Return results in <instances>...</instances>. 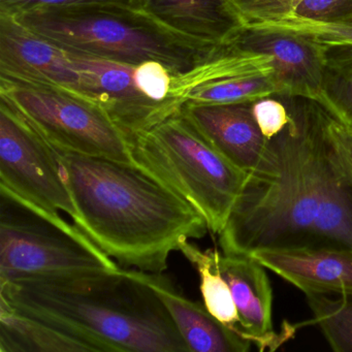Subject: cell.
<instances>
[{"instance_id":"cell-1","label":"cell","mask_w":352,"mask_h":352,"mask_svg":"<svg viewBox=\"0 0 352 352\" xmlns=\"http://www.w3.org/2000/svg\"><path fill=\"white\" fill-rule=\"evenodd\" d=\"M292 112V122L270 140L265 166L249 175L218 234L223 254L352 247V191L325 135L322 109Z\"/></svg>"},{"instance_id":"cell-2","label":"cell","mask_w":352,"mask_h":352,"mask_svg":"<svg viewBox=\"0 0 352 352\" xmlns=\"http://www.w3.org/2000/svg\"><path fill=\"white\" fill-rule=\"evenodd\" d=\"M58 152L76 226L119 265L164 273L183 240L209 230L193 206L135 164Z\"/></svg>"},{"instance_id":"cell-3","label":"cell","mask_w":352,"mask_h":352,"mask_svg":"<svg viewBox=\"0 0 352 352\" xmlns=\"http://www.w3.org/2000/svg\"><path fill=\"white\" fill-rule=\"evenodd\" d=\"M0 300L96 352H189L139 270L0 283Z\"/></svg>"},{"instance_id":"cell-4","label":"cell","mask_w":352,"mask_h":352,"mask_svg":"<svg viewBox=\"0 0 352 352\" xmlns=\"http://www.w3.org/2000/svg\"><path fill=\"white\" fill-rule=\"evenodd\" d=\"M126 141L133 164L188 201L210 232L219 234L249 174L218 153L188 120L162 121Z\"/></svg>"},{"instance_id":"cell-5","label":"cell","mask_w":352,"mask_h":352,"mask_svg":"<svg viewBox=\"0 0 352 352\" xmlns=\"http://www.w3.org/2000/svg\"><path fill=\"white\" fill-rule=\"evenodd\" d=\"M119 270L76 224L0 186V283Z\"/></svg>"},{"instance_id":"cell-6","label":"cell","mask_w":352,"mask_h":352,"mask_svg":"<svg viewBox=\"0 0 352 352\" xmlns=\"http://www.w3.org/2000/svg\"><path fill=\"white\" fill-rule=\"evenodd\" d=\"M0 186L47 211L77 219L58 150L5 109L0 115Z\"/></svg>"},{"instance_id":"cell-7","label":"cell","mask_w":352,"mask_h":352,"mask_svg":"<svg viewBox=\"0 0 352 352\" xmlns=\"http://www.w3.org/2000/svg\"><path fill=\"white\" fill-rule=\"evenodd\" d=\"M16 104L58 151L133 164L126 138L96 109L38 90L15 92Z\"/></svg>"},{"instance_id":"cell-8","label":"cell","mask_w":352,"mask_h":352,"mask_svg":"<svg viewBox=\"0 0 352 352\" xmlns=\"http://www.w3.org/2000/svg\"><path fill=\"white\" fill-rule=\"evenodd\" d=\"M23 22L36 36L71 52L127 63L170 61L157 38L112 18L32 14Z\"/></svg>"},{"instance_id":"cell-9","label":"cell","mask_w":352,"mask_h":352,"mask_svg":"<svg viewBox=\"0 0 352 352\" xmlns=\"http://www.w3.org/2000/svg\"><path fill=\"white\" fill-rule=\"evenodd\" d=\"M241 46L269 55L281 94L311 100L323 110L333 107L327 91L329 48L294 32L263 28L242 30Z\"/></svg>"},{"instance_id":"cell-10","label":"cell","mask_w":352,"mask_h":352,"mask_svg":"<svg viewBox=\"0 0 352 352\" xmlns=\"http://www.w3.org/2000/svg\"><path fill=\"white\" fill-rule=\"evenodd\" d=\"M249 256L305 294L352 296V247L261 249Z\"/></svg>"},{"instance_id":"cell-11","label":"cell","mask_w":352,"mask_h":352,"mask_svg":"<svg viewBox=\"0 0 352 352\" xmlns=\"http://www.w3.org/2000/svg\"><path fill=\"white\" fill-rule=\"evenodd\" d=\"M251 104H199L187 118L218 153L249 175L261 170L270 152V140L257 126Z\"/></svg>"},{"instance_id":"cell-12","label":"cell","mask_w":352,"mask_h":352,"mask_svg":"<svg viewBox=\"0 0 352 352\" xmlns=\"http://www.w3.org/2000/svg\"><path fill=\"white\" fill-rule=\"evenodd\" d=\"M218 265L230 285L241 329L258 349L281 344L273 329V290L265 267L249 255L220 253Z\"/></svg>"},{"instance_id":"cell-13","label":"cell","mask_w":352,"mask_h":352,"mask_svg":"<svg viewBox=\"0 0 352 352\" xmlns=\"http://www.w3.org/2000/svg\"><path fill=\"white\" fill-rule=\"evenodd\" d=\"M139 272L168 309L191 351L247 352L250 349L253 343L244 333L218 320L205 304L183 296L164 273Z\"/></svg>"},{"instance_id":"cell-14","label":"cell","mask_w":352,"mask_h":352,"mask_svg":"<svg viewBox=\"0 0 352 352\" xmlns=\"http://www.w3.org/2000/svg\"><path fill=\"white\" fill-rule=\"evenodd\" d=\"M0 352H91L79 340L0 300Z\"/></svg>"},{"instance_id":"cell-15","label":"cell","mask_w":352,"mask_h":352,"mask_svg":"<svg viewBox=\"0 0 352 352\" xmlns=\"http://www.w3.org/2000/svg\"><path fill=\"white\" fill-rule=\"evenodd\" d=\"M3 42L10 54L30 71L55 83L83 89L82 75L71 57L52 43L18 32L3 34Z\"/></svg>"},{"instance_id":"cell-16","label":"cell","mask_w":352,"mask_h":352,"mask_svg":"<svg viewBox=\"0 0 352 352\" xmlns=\"http://www.w3.org/2000/svg\"><path fill=\"white\" fill-rule=\"evenodd\" d=\"M179 251H181L183 255L190 261L191 265L199 273L201 278L199 287H201L204 304L208 311L224 324L246 336L241 329L240 317L234 304L232 290L222 276L218 265L219 251L217 249L201 250L199 247L188 242V240H183L180 243Z\"/></svg>"},{"instance_id":"cell-17","label":"cell","mask_w":352,"mask_h":352,"mask_svg":"<svg viewBox=\"0 0 352 352\" xmlns=\"http://www.w3.org/2000/svg\"><path fill=\"white\" fill-rule=\"evenodd\" d=\"M72 63L83 79V90L106 92L112 96H135V69L129 63L90 55L69 53Z\"/></svg>"},{"instance_id":"cell-18","label":"cell","mask_w":352,"mask_h":352,"mask_svg":"<svg viewBox=\"0 0 352 352\" xmlns=\"http://www.w3.org/2000/svg\"><path fill=\"white\" fill-rule=\"evenodd\" d=\"M312 323L336 352H352V296L329 298L327 294H306Z\"/></svg>"},{"instance_id":"cell-19","label":"cell","mask_w":352,"mask_h":352,"mask_svg":"<svg viewBox=\"0 0 352 352\" xmlns=\"http://www.w3.org/2000/svg\"><path fill=\"white\" fill-rule=\"evenodd\" d=\"M246 28L298 32L310 36L327 48L352 47V21H318L284 15L259 23L251 24L243 30Z\"/></svg>"},{"instance_id":"cell-20","label":"cell","mask_w":352,"mask_h":352,"mask_svg":"<svg viewBox=\"0 0 352 352\" xmlns=\"http://www.w3.org/2000/svg\"><path fill=\"white\" fill-rule=\"evenodd\" d=\"M157 15L168 21L214 30L226 22V6L219 0H152Z\"/></svg>"},{"instance_id":"cell-21","label":"cell","mask_w":352,"mask_h":352,"mask_svg":"<svg viewBox=\"0 0 352 352\" xmlns=\"http://www.w3.org/2000/svg\"><path fill=\"white\" fill-rule=\"evenodd\" d=\"M269 13L261 22L284 15L296 16L304 19L318 20V21H352V0H269Z\"/></svg>"},{"instance_id":"cell-22","label":"cell","mask_w":352,"mask_h":352,"mask_svg":"<svg viewBox=\"0 0 352 352\" xmlns=\"http://www.w3.org/2000/svg\"><path fill=\"white\" fill-rule=\"evenodd\" d=\"M333 56L329 50L327 91L333 102L329 114L352 121V47Z\"/></svg>"},{"instance_id":"cell-23","label":"cell","mask_w":352,"mask_h":352,"mask_svg":"<svg viewBox=\"0 0 352 352\" xmlns=\"http://www.w3.org/2000/svg\"><path fill=\"white\" fill-rule=\"evenodd\" d=\"M322 121L325 135L352 191V121L339 118L323 109Z\"/></svg>"},{"instance_id":"cell-24","label":"cell","mask_w":352,"mask_h":352,"mask_svg":"<svg viewBox=\"0 0 352 352\" xmlns=\"http://www.w3.org/2000/svg\"><path fill=\"white\" fill-rule=\"evenodd\" d=\"M251 110L257 126L267 140L277 137L292 121V110L272 96L252 102Z\"/></svg>"},{"instance_id":"cell-25","label":"cell","mask_w":352,"mask_h":352,"mask_svg":"<svg viewBox=\"0 0 352 352\" xmlns=\"http://www.w3.org/2000/svg\"><path fill=\"white\" fill-rule=\"evenodd\" d=\"M135 87L146 98L162 100L170 89V77L166 67L157 60L142 63L133 73Z\"/></svg>"},{"instance_id":"cell-26","label":"cell","mask_w":352,"mask_h":352,"mask_svg":"<svg viewBox=\"0 0 352 352\" xmlns=\"http://www.w3.org/2000/svg\"><path fill=\"white\" fill-rule=\"evenodd\" d=\"M3 3L11 5H48V6H69L78 3H94L96 0H3Z\"/></svg>"}]
</instances>
